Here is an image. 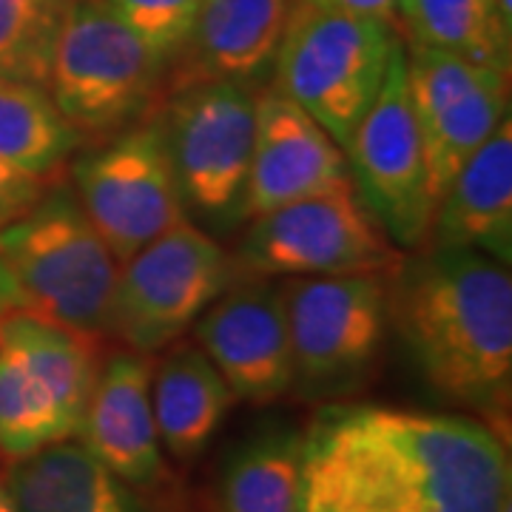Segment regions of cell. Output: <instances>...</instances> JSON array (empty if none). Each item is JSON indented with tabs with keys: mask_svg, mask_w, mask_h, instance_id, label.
Listing matches in <instances>:
<instances>
[{
	"mask_svg": "<svg viewBox=\"0 0 512 512\" xmlns=\"http://www.w3.org/2000/svg\"><path fill=\"white\" fill-rule=\"evenodd\" d=\"M3 481L18 512H154L143 493L80 439L55 441L9 461Z\"/></svg>",
	"mask_w": 512,
	"mask_h": 512,
	"instance_id": "obj_19",
	"label": "cell"
},
{
	"mask_svg": "<svg viewBox=\"0 0 512 512\" xmlns=\"http://www.w3.org/2000/svg\"><path fill=\"white\" fill-rule=\"evenodd\" d=\"M296 512H342V510H336L330 501H325L322 495H316L313 490H308V487L302 484V498H299V507H296Z\"/></svg>",
	"mask_w": 512,
	"mask_h": 512,
	"instance_id": "obj_29",
	"label": "cell"
},
{
	"mask_svg": "<svg viewBox=\"0 0 512 512\" xmlns=\"http://www.w3.org/2000/svg\"><path fill=\"white\" fill-rule=\"evenodd\" d=\"M100 373L97 339L35 311L0 319V458L77 439Z\"/></svg>",
	"mask_w": 512,
	"mask_h": 512,
	"instance_id": "obj_6",
	"label": "cell"
},
{
	"mask_svg": "<svg viewBox=\"0 0 512 512\" xmlns=\"http://www.w3.org/2000/svg\"><path fill=\"white\" fill-rule=\"evenodd\" d=\"M390 325L441 399L504 413L512 384L510 265L470 248L421 245L387 276Z\"/></svg>",
	"mask_w": 512,
	"mask_h": 512,
	"instance_id": "obj_2",
	"label": "cell"
},
{
	"mask_svg": "<svg viewBox=\"0 0 512 512\" xmlns=\"http://www.w3.org/2000/svg\"><path fill=\"white\" fill-rule=\"evenodd\" d=\"M302 484L342 512H504L510 456L484 421L328 404L305 430Z\"/></svg>",
	"mask_w": 512,
	"mask_h": 512,
	"instance_id": "obj_1",
	"label": "cell"
},
{
	"mask_svg": "<svg viewBox=\"0 0 512 512\" xmlns=\"http://www.w3.org/2000/svg\"><path fill=\"white\" fill-rule=\"evenodd\" d=\"M504 512H512V504H507V507H504Z\"/></svg>",
	"mask_w": 512,
	"mask_h": 512,
	"instance_id": "obj_32",
	"label": "cell"
},
{
	"mask_svg": "<svg viewBox=\"0 0 512 512\" xmlns=\"http://www.w3.org/2000/svg\"><path fill=\"white\" fill-rule=\"evenodd\" d=\"M404 57L427 191L436 211L461 165L510 117V72L427 46H404Z\"/></svg>",
	"mask_w": 512,
	"mask_h": 512,
	"instance_id": "obj_13",
	"label": "cell"
},
{
	"mask_svg": "<svg viewBox=\"0 0 512 512\" xmlns=\"http://www.w3.org/2000/svg\"><path fill=\"white\" fill-rule=\"evenodd\" d=\"M168 66L128 29L109 0H72L46 92L80 143H100L160 109Z\"/></svg>",
	"mask_w": 512,
	"mask_h": 512,
	"instance_id": "obj_4",
	"label": "cell"
},
{
	"mask_svg": "<svg viewBox=\"0 0 512 512\" xmlns=\"http://www.w3.org/2000/svg\"><path fill=\"white\" fill-rule=\"evenodd\" d=\"M234 256L191 220L165 231L120 265L109 336L154 356L171 348L211 302L239 279Z\"/></svg>",
	"mask_w": 512,
	"mask_h": 512,
	"instance_id": "obj_8",
	"label": "cell"
},
{
	"mask_svg": "<svg viewBox=\"0 0 512 512\" xmlns=\"http://www.w3.org/2000/svg\"><path fill=\"white\" fill-rule=\"evenodd\" d=\"M353 191L399 251H416L427 242L433 200L427 191V168L419 126L407 92V57L399 40L384 83L370 103L348 146Z\"/></svg>",
	"mask_w": 512,
	"mask_h": 512,
	"instance_id": "obj_12",
	"label": "cell"
},
{
	"mask_svg": "<svg viewBox=\"0 0 512 512\" xmlns=\"http://www.w3.org/2000/svg\"><path fill=\"white\" fill-rule=\"evenodd\" d=\"M165 151L185 214L211 231L245 222V191L254 151L256 92L228 80H200L171 89L157 109Z\"/></svg>",
	"mask_w": 512,
	"mask_h": 512,
	"instance_id": "obj_7",
	"label": "cell"
},
{
	"mask_svg": "<svg viewBox=\"0 0 512 512\" xmlns=\"http://www.w3.org/2000/svg\"><path fill=\"white\" fill-rule=\"evenodd\" d=\"M0 512H18L15 507V501H12V495L6 490V481L0 478Z\"/></svg>",
	"mask_w": 512,
	"mask_h": 512,
	"instance_id": "obj_30",
	"label": "cell"
},
{
	"mask_svg": "<svg viewBox=\"0 0 512 512\" xmlns=\"http://www.w3.org/2000/svg\"><path fill=\"white\" fill-rule=\"evenodd\" d=\"M399 37L393 23L328 0H293L274 63V89L345 148L382 89Z\"/></svg>",
	"mask_w": 512,
	"mask_h": 512,
	"instance_id": "obj_5",
	"label": "cell"
},
{
	"mask_svg": "<svg viewBox=\"0 0 512 512\" xmlns=\"http://www.w3.org/2000/svg\"><path fill=\"white\" fill-rule=\"evenodd\" d=\"M134 35L171 69L202 0H109Z\"/></svg>",
	"mask_w": 512,
	"mask_h": 512,
	"instance_id": "obj_25",
	"label": "cell"
},
{
	"mask_svg": "<svg viewBox=\"0 0 512 512\" xmlns=\"http://www.w3.org/2000/svg\"><path fill=\"white\" fill-rule=\"evenodd\" d=\"M328 3L345 6V9H353V12L376 15V18L387 20V23L396 20V6H399V0H328Z\"/></svg>",
	"mask_w": 512,
	"mask_h": 512,
	"instance_id": "obj_28",
	"label": "cell"
},
{
	"mask_svg": "<svg viewBox=\"0 0 512 512\" xmlns=\"http://www.w3.org/2000/svg\"><path fill=\"white\" fill-rule=\"evenodd\" d=\"M237 396L214 362L194 345L174 348L151 376V407L165 450L194 461L220 433Z\"/></svg>",
	"mask_w": 512,
	"mask_h": 512,
	"instance_id": "obj_20",
	"label": "cell"
},
{
	"mask_svg": "<svg viewBox=\"0 0 512 512\" xmlns=\"http://www.w3.org/2000/svg\"><path fill=\"white\" fill-rule=\"evenodd\" d=\"M293 0H202L185 37L171 89L200 80H228L256 89L274 74L276 52Z\"/></svg>",
	"mask_w": 512,
	"mask_h": 512,
	"instance_id": "obj_17",
	"label": "cell"
},
{
	"mask_svg": "<svg viewBox=\"0 0 512 512\" xmlns=\"http://www.w3.org/2000/svg\"><path fill=\"white\" fill-rule=\"evenodd\" d=\"M194 336L242 402L271 404L293 387L285 291L268 276H239L194 322Z\"/></svg>",
	"mask_w": 512,
	"mask_h": 512,
	"instance_id": "obj_14",
	"label": "cell"
},
{
	"mask_svg": "<svg viewBox=\"0 0 512 512\" xmlns=\"http://www.w3.org/2000/svg\"><path fill=\"white\" fill-rule=\"evenodd\" d=\"M26 308V299L20 291L18 279L12 274V268L6 265V259L0 256V319H6L9 313Z\"/></svg>",
	"mask_w": 512,
	"mask_h": 512,
	"instance_id": "obj_27",
	"label": "cell"
},
{
	"mask_svg": "<svg viewBox=\"0 0 512 512\" xmlns=\"http://www.w3.org/2000/svg\"><path fill=\"white\" fill-rule=\"evenodd\" d=\"M154 359L123 350L100 365L92 402L77 439L137 493L163 490L165 470L160 433L151 407Z\"/></svg>",
	"mask_w": 512,
	"mask_h": 512,
	"instance_id": "obj_16",
	"label": "cell"
},
{
	"mask_svg": "<svg viewBox=\"0 0 512 512\" xmlns=\"http://www.w3.org/2000/svg\"><path fill=\"white\" fill-rule=\"evenodd\" d=\"M399 259V248L367 214L353 183L248 220L234 256L239 274L268 279L390 274Z\"/></svg>",
	"mask_w": 512,
	"mask_h": 512,
	"instance_id": "obj_10",
	"label": "cell"
},
{
	"mask_svg": "<svg viewBox=\"0 0 512 512\" xmlns=\"http://www.w3.org/2000/svg\"><path fill=\"white\" fill-rule=\"evenodd\" d=\"M424 245L470 248L501 265L512 259V123L461 165L436 202Z\"/></svg>",
	"mask_w": 512,
	"mask_h": 512,
	"instance_id": "obj_18",
	"label": "cell"
},
{
	"mask_svg": "<svg viewBox=\"0 0 512 512\" xmlns=\"http://www.w3.org/2000/svg\"><path fill=\"white\" fill-rule=\"evenodd\" d=\"M46 183L37 180V177H29L18 171L15 165H9L6 160H0V231L6 225L23 217L43 194Z\"/></svg>",
	"mask_w": 512,
	"mask_h": 512,
	"instance_id": "obj_26",
	"label": "cell"
},
{
	"mask_svg": "<svg viewBox=\"0 0 512 512\" xmlns=\"http://www.w3.org/2000/svg\"><path fill=\"white\" fill-rule=\"evenodd\" d=\"M387 276H293L282 285L293 387L319 399L345 396L367 382L390 328Z\"/></svg>",
	"mask_w": 512,
	"mask_h": 512,
	"instance_id": "obj_9",
	"label": "cell"
},
{
	"mask_svg": "<svg viewBox=\"0 0 512 512\" xmlns=\"http://www.w3.org/2000/svg\"><path fill=\"white\" fill-rule=\"evenodd\" d=\"M350 183L345 148L274 86L256 94L245 222Z\"/></svg>",
	"mask_w": 512,
	"mask_h": 512,
	"instance_id": "obj_15",
	"label": "cell"
},
{
	"mask_svg": "<svg viewBox=\"0 0 512 512\" xmlns=\"http://www.w3.org/2000/svg\"><path fill=\"white\" fill-rule=\"evenodd\" d=\"M77 148V134L43 86L0 77V160L49 183Z\"/></svg>",
	"mask_w": 512,
	"mask_h": 512,
	"instance_id": "obj_22",
	"label": "cell"
},
{
	"mask_svg": "<svg viewBox=\"0 0 512 512\" xmlns=\"http://www.w3.org/2000/svg\"><path fill=\"white\" fill-rule=\"evenodd\" d=\"M72 183L86 217L114 259H126L188 220L157 111L72 160Z\"/></svg>",
	"mask_w": 512,
	"mask_h": 512,
	"instance_id": "obj_11",
	"label": "cell"
},
{
	"mask_svg": "<svg viewBox=\"0 0 512 512\" xmlns=\"http://www.w3.org/2000/svg\"><path fill=\"white\" fill-rule=\"evenodd\" d=\"M498 12H501L504 23L512 26V0H498Z\"/></svg>",
	"mask_w": 512,
	"mask_h": 512,
	"instance_id": "obj_31",
	"label": "cell"
},
{
	"mask_svg": "<svg viewBox=\"0 0 512 512\" xmlns=\"http://www.w3.org/2000/svg\"><path fill=\"white\" fill-rule=\"evenodd\" d=\"M305 478V430L268 424L225 456L217 512H296Z\"/></svg>",
	"mask_w": 512,
	"mask_h": 512,
	"instance_id": "obj_21",
	"label": "cell"
},
{
	"mask_svg": "<svg viewBox=\"0 0 512 512\" xmlns=\"http://www.w3.org/2000/svg\"><path fill=\"white\" fill-rule=\"evenodd\" d=\"M72 0H0V77L43 86Z\"/></svg>",
	"mask_w": 512,
	"mask_h": 512,
	"instance_id": "obj_24",
	"label": "cell"
},
{
	"mask_svg": "<svg viewBox=\"0 0 512 512\" xmlns=\"http://www.w3.org/2000/svg\"><path fill=\"white\" fill-rule=\"evenodd\" d=\"M396 18L410 46H427L510 72L512 26L498 12V0H399Z\"/></svg>",
	"mask_w": 512,
	"mask_h": 512,
	"instance_id": "obj_23",
	"label": "cell"
},
{
	"mask_svg": "<svg viewBox=\"0 0 512 512\" xmlns=\"http://www.w3.org/2000/svg\"><path fill=\"white\" fill-rule=\"evenodd\" d=\"M0 256L18 279L26 311L83 336H109L111 296L120 262L60 174L40 200L0 231Z\"/></svg>",
	"mask_w": 512,
	"mask_h": 512,
	"instance_id": "obj_3",
	"label": "cell"
}]
</instances>
